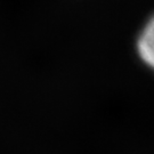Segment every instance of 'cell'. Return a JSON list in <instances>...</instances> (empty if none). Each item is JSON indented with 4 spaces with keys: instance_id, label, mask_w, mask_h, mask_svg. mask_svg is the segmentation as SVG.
<instances>
[{
    "instance_id": "cell-1",
    "label": "cell",
    "mask_w": 154,
    "mask_h": 154,
    "mask_svg": "<svg viewBox=\"0 0 154 154\" xmlns=\"http://www.w3.org/2000/svg\"><path fill=\"white\" fill-rule=\"evenodd\" d=\"M154 28L153 20H149V24L145 26L140 37L138 39V54L140 58L149 66H153L154 63Z\"/></svg>"
}]
</instances>
